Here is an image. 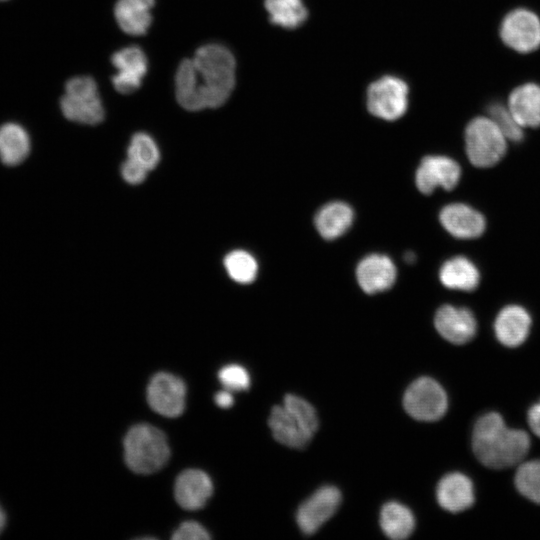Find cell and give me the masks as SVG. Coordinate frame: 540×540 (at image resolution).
Masks as SVG:
<instances>
[{"label": "cell", "mask_w": 540, "mask_h": 540, "mask_svg": "<svg viewBox=\"0 0 540 540\" xmlns=\"http://www.w3.org/2000/svg\"><path fill=\"white\" fill-rule=\"evenodd\" d=\"M236 63L223 45L206 44L192 58L184 59L175 74V95L188 111L223 105L235 85Z\"/></svg>", "instance_id": "6da1fadb"}, {"label": "cell", "mask_w": 540, "mask_h": 540, "mask_svg": "<svg viewBox=\"0 0 540 540\" xmlns=\"http://www.w3.org/2000/svg\"><path fill=\"white\" fill-rule=\"evenodd\" d=\"M472 448L482 464L501 469L519 463L526 456L530 439L525 431L507 428L500 414L489 412L474 426Z\"/></svg>", "instance_id": "7a4b0ae2"}, {"label": "cell", "mask_w": 540, "mask_h": 540, "mask_svg": "<svg viewBox=\"0 0 540 540\" xmlns=\"http://www.w3.org/2000/svg\"><path fill=\"white\" fill-rule=\"evenodd\" d=\"M167 437L160 429L146 423L132 426L124 438V458L128 468L137 474H151L169 460Z\"/></svg>", "instance_id": "3957f363"}, {"label": "cell", "mask_w": 540, "mask_h": 540, "mask_svg": "<svg viewBox=\"0 0 540 540\" xmlns=\"http://www.w3.org/2000/svg\"><path fill=\"white\" fill-rule=\"evenodd\" d=\"M465 148L474 166L488 168L505 155L507 139L488 116H479L472 119L465 129Z\"/></svg>", "instance_id": "277c9868"}, {"label": "cell", "mask_w": 540, "mask_h": 540, "mask_svg": "<svg viewBox=\"0 0 540 540\" xmlns=\"http://www.w3.org/2000/svg\"><path fill=\"white\" fill-rule=\"evenodd\" d=\"M60 106L68 120L81 124L96 125L105 116L97 84L90 76H77L68 80Z\"/></svg>", "instance_id": "5b68a950"}, {"label": "cell", "mask_w": 540, "mask_h": 540, "mask_svg": "<svg viewBox=\"0 0 540 540\" xmlns=\"http://www.w3.org/2000/svg\"><path fill=\"white\" fill-rule=\"evenodd\" d=\"M403 406L406 412L419 421H436L446 412L447 395L443 387L434 379L420 377L405 391Z\"/></svg>", "instance_id": "8992f818"}, {"label": "cell", "mask_w": 540, "mask_h": 540, "mask_svg": "<svg viewBox=\"0 0 540 540\" xmlns=\"http://www.w3.org/2000/svg\"><path fill=\"white\" fill-rule=\"evenodd\" d=\"M408 106V87L394 76H384L367 90V107L371 114L384 120L400 118Z\"/></svg>", "instance_id": "52a82bcc"}, {"label": "cell", "mask_w": 540, "mask_h": 540, "mask_svg": "<svg viewBox=\"0 0 540 540\" xmlns=\"http://www.w3.org/2000/svg\"><path fill=\"white\" fill-rule=\"evenodd\" d=\"M500 37L516 52H532L540 47V18L531 10L514 9L503 18Z\"/></svg>", "instance_id": "ba28073f"}, {"label": "cell", "mask_w": 540, "mask_h": 540, "mask_svg": "<svg viewBox=\"0 0 540 540\" xmlns=\"http://www.w3.org/2000/svg\"><path fill=\"white\" fill-rule=\"evenodd\" d=\"M186 385L179 377L167 373H156L147 387L149 406L162 416L174 418L185 408Z\"/></svg>", "instance_id": "9c48e42d"}, {"label": "cell", "mask_w": 540, "mask_h": 540, "mask_svg": "<svg viewBox=\"0 0 540 540\" xmlns=\"http://www.w3.org/2000/svg\"><path fill=\"white\" fill-rule=\"evenodd\" d=\"M341 493L335 486L326 485L315 491L298 508L296 521L306 535L315 533L337 511Z\"/></svg>", "instance_id": "30bf717a"}, {"label": "cell", "mask_w": 540, "mask_h": 540, "mask_svg": "<svg viewBox=\"0 0 540 540\" xmlns=\"http://www.w3.org/2000/svg\"><path fill=\"white\" fill-rule=\"evenodd\" d=\"M111 63L117 69L112 76V84L117 92L131 94L139 89L148 69L147 57L140 47L131 45L116 51Z\"/></svg>", "instance_id": "8fae6325"}, {"label": "cell", "mask_w": 540, "mask_h": 540, "mask_svg": "<svg viewBox=\"0 0 540 540\" xmlns=\"http://www.w3.org/2000/svg\"><path fill=\"white\" fill-rule=\"evenodd\" d=\"M459 164L446 156L431 155L422 159L416 174L415 183L423 194L432 193L437 187L452 190L459 182Z\"/></svg>", "instance_id": "7c38bea8"}, {"label": "cell", "mask_w": 540, "mask_h": 540, "mask_svg": "<svg viewBox=\"0 0 540 540\" xmlns=\"http://www.w3.org/2000/svg\"><path fill=\"white\" fill-rule=\"evenodd\" d=\"M439 334L453 344H464L474 338L477 323L469 309L452 305L441 306L434 318Z\"/></svg>", "instance_id": "4fadbf2b"}, {"label": "cell", "mask_w": 540, "mask_h": 540, "mask_svg": "<svg viewBox=\"0 0 540 540\" xmlns=\"http://www.w3.org/2000/svg\"><path fill=\"white\" fill-rule=\"evenodd\" d=\"M268 425L275 440L290 448L303 449L313 437L302 421L284 405L272 407Z\"/></svg>", "instance_id": "5bb4252c"}, {"label": "cell", "mask_w": 540, "mask_h": 540, "mask_svg": "<svg viewBox=\"0 0 540 540\" xmlns=\"http://www.w3.org/2000/svg\"><path fill=\"white\" fill-rule=\"evenodd\" d=\"M442 226L454 237L474 239L485 230V218L472 207L462 203L445 206L439 215Z\"/></svg>", "instance_id": "9a60e30c"}, {"label": "cell", "mask_w": 540, "mask_h": 540, "mask_svg": "<svg viewBox=\"0 0 540 540\" xmlns=\"http://www.w3.org/2000/svg\"><path fill=\"white\" fill-rule=\"evenodd\" d=\"M396 274L392 260L382 254L366 256L356 269L357 281L362 290L368 294L389 289L396 280Z\"/></svg>", "instance_id": "2e32d148"}, {"label": "cell", "mask_w": 540, "mask_h": 540, "mask_svg": "<svg viewBox=\"0 0 540 540\" xmlns=\"http://www.w3.org/2000/svg\"><path fill=\"white\" fill-rule=\"evenodd\" d=\"M212 492L213 484L210 477L199 469L184 470L175 481V499L186 510L202 508Z\"/></svg>", "instance_id": "e0dca14e"}, {"label": "cell", "mask_w": 540, "mask_h": 540, "mask_svg": "<svg viewBox=\"0 0 540 540\" xmlns=\"http://www.w3.org/2000/svg\"><path fill=\"white\" fill-rule=\"evenodd\" d=\"M531 327V317L521 306L509 305L497 315L494 323L495 335L500 343L507 347L522 344Z\"/></svg>", "instance_id": "ac0fdd59"}, {"label": "cell", "mask_w": 540, "mask_h": 540, "mask_svg": "<svg viewBox=\"0 0 540 540\" xmlns=\"http://www.w3.org/2000/svg\"><path fill=\"white\" fill-rule=\"evenodd\" d=\"M436 497L443 509L453 513L461 512L474 502L473 484L464 474H447L438 483Z\"/></svg>", "instance_id": "d6986e66"}, {"label": "cell", "mask_w": 540, "mask_h": 540, "mask_svg": "<svg viewBox=\"0 0 540 540\" xmlns=\"http://www.w3.org/2000/svg\"><path fill=\"white\" fill-rule=\"evenodd\" d=\"M522 128L540 126V85L525 83L509 95L507 106Z\"/></svg>", "instance_id": "ffe728a7"}, {"label": "cell", "mask_w": 540, "mask_h": 540, "mask_svg": "<svg viewBox=\"0 0 540 540\" xmlns=\"http://www.w3.org/2000/svg\"><path fill=\"white\" fill-rule=\"evenodd\" d=\"M155 0H118L114 15L118 26L127 34L144 35L152 22Z\"/></svg>", "instance_id": "44dd1931"}, {"label": "cell", "mask_w": 540, "mask_h": 540, "mask_svg": "<svg viewBox=\"0 0 540 540\" xmlns=\"http://www.w3.org/2000/svg\"><path fill=\"white\" fill-rule=\"evenodd\" d=\"M354 218L352 208L340 201L324 205L315 216V226L319 234L327 240L343 235Z\"/></svg>", "instance_id": "7402d4cb"}, {"label": "cell", "mask_w": 540, "mask_h": 540, "mask_svg": "<svg viewBox=\"0 0 540 540\" xmlns=\"http://www.w3.org/2000/svg\"><path fill=\"white\" fill-rule=\"evenodd\" d=\"M439 278L449 289L473 291L479 284L480 274L468 258L457 256L442 265Z\"/></svg>", "instance_id": "603a6c76"}, {"label": "cell", "mask_w": 540, "mask_h": 540, "mask_svg": "<svg viewBox=\"0 0 540 540\" xmlns=\"http://www.w3.org/2000/svg\"><path fill=\"white\" fill-rule=\"evenodd\" d=\"M30 151L27 132L18 124L6 123L0 127V160L8 166L22 163Z\"/></svg>", "instance_id": "cb8c5ba5"}, {"label": "cell", "mask_w": 540, "mask_h": 540, "mask_svg": "<svg viewBox=\"0 0 540 540\" xmlns=\"http://www.w3.org/2000/svg\"><path fill=\"white\" fill-rule=\"evenodd\" d=\"M380 525L385 535L402 540L411 535L415 519L410 509L395 501L387 502L381 509Z\"/></svg>", "instance_id": "d4e9b609"}, {"label": "cell", "mask_w": 540, "mask_h": 540, "mask_svg": "<svg viewBox=\"0 0 540 540\" xmlns=\"http://www.w3.org/2000/svg\"><path fill=\"white\" fill-rule=\"evenodd\" d=\"M264 4L271 22L284 28H296L307 17L302 0H265Z\"/></svg>", "instance_id": "484cf974"}, {"label": "cell", "mask_w": 540, "mask_h": 540, "mask_svg": "<svg viewBox=\"0 0 540 540\" xmlns=\"http://www.w3.org/2000/svg\"><path fill=\"white\" fill-rule=\"evenodd\" d=\"M229 277L237 283H252L258 273V263L254 256L244 250L229 252L223 260Z\"/></svg>", "instance_id": "4316f807"}, {"label": "cell", "mask_w": 540, "mask_h": 540, "mask_svg": "<svg viewBox=\"0 0 540 540\" xmlns=\"http://www.w3.org/2000/svg\"><path fill=\"white\" fill-rule=\"evenodd\" d=\"M127 158L153 170L159 163L160 151L155 140L145 132L135 133L127 148Z\"/></svg>", "instance_id": "83f0119b"}, {"label": "cell", "mask_w": 540, "mask_h": 540, "mask_svg": "<svg viewBox=\"0 0 540 540\" xmlns=\"http://www.w3.org/2000/svg\"><path fill=\"white\" fill-rule=\"evenodd\" d=\"M515 485L523 496L540 504V460L522 463L515 475Z\"/></svg>", "instance_id": "f1b7e54d"}, {"label": "cell", "mask_w": 540, "mask_h": 540, "mask_svg": "<svg viewBox=\"0 0 540 540\" xmlns=\"http://www.w3.org/2000/svg\"><path fill=\"white\" fill-rule=\"evenodd\" d=\"M488 117L497 125L507 140L520 142L524 137L523 128L516 121L509 108L501 103H492L487 108Z\"/></svg>", "instance_id": "f546056e"}, {"label": "cell", "mask_w": 540, "mask_h": 540, "mask_svg": "<svg viewBox=\"0 0 540 540\" xmlns=\"http://www.w3.org/2000/svg\"><path fill=\"white\" fill-rule=\"evenodd\" d=\"M283 405L295 414L305 425V427L314 435L318 429V417L314 407L305 399L287 394L284 397Z\"/></svg>", "instance_id": "4dcf8cb0"}, {"label": "cell", "mask_w": 540, "mask_h": 540, "mask_svg": "<svg viewBox=\"0 0 540 540\" xmlns=\"http://www.w3.org/2000/svg\"><path fill=\"white\" fill-rule=\"evenodd\" d=\"M218 377L222 385L229 391L247 390L250 386V377L247 370L237 364L223 367Z\"/></svg>", "instance_id": "1f68e13d"}, {"label": "cell", "mask_w": 540, "mask_h": 540, "mask_svg": "<svg viewBox=\"0 0 540 540\" xmlns=\"http://www.w3.org/2000/svg\"><path fill=\"white\" fill-rule=\"evenodd\" d=\"M208 531L198 522L186 521L182 523L171 536L174 540H207L210 539Z\"/></svg>", "instance_id": "d6a6232c"}, {"label": "cell", "mask_w": 540, "mask_h": 540, "mask_svg": "<svg viewBox=\"0 0 540 540\" xmlns=\"http://www.w3.org/2000/svg\"><path fill=\"white\" fill-rule=\"evenodd\" d=\"M121 175L122 178L131 185H138L142 183L147 175L149 170L144 166L137 163L136 161L127 158L121 165Z\"/></svg>", "instance_id": "836d02e7"}, {"label": "cell", "mask_w": 540, "mask_h": 540, "mask_svg": "<svg viewBox=\"0 0 540 540\" xmlns=\"http://www.w3.org/2000/svg\"><path fill=\"white\" fill-rule=\"evenodd\" d=\"M527 419L531 430L540 437V401L530 407Z\"/></svg>", "instance_id": "e575fe53"}, {"label": "cell", "mask_w": 540, "mask_h": 540, "mask_svg": "<svg viewBox=\"0 0 540 540\" xmlns=\"http://www.w3.org/2000/svg\"><path fill=\"white\" fill-rule=\"evenodd\" d=\"M215 402L221 408H229L233 405L234 399L229 390H224L215 395Z\"/></svg>", "instance_id": "d590c367"}, {"label": "cell", "mask_w": 540, "mask_h": 540, "mask_svg": "<svg viewBox=\"0 0 540 540\" xmlns=\"http://www.w3.org/2000/svg\"><path fill=\"white\" fill-rule=\"evenodd\" d=\"M6 524V515L3 508L0 505V533L3 531Z\"/></svg>", "instance_id": "8d00e7d4"}, {"label": "cell", "mask_w": 540, "mask_h": 540, "mask_svg": "<svg viewBox=\"0 0 540 540\" xmlns=\"http://www.w3.org/2000/svg\"><path fill=\"white\" fill-rule=\"evenodd\" d=\"M405 260L409 263H413L415 261V255L413 252H408L405 254Z\"/></svg>", "instance_id": "74e56055"}, {"label": "cell", "mask_w": 540, "mask_h": 540, "mask_svg": "<svg viewBox=\"0 0 540 540\" xmlns=\"http://www.w3.org/2000/svg\"><path fill=\"white\" fill-rule=\"evenodd\" d=\"M0 1H3V0H0Z\"/></svg>", "instance_id": "f35d334b"}]
</instances>
